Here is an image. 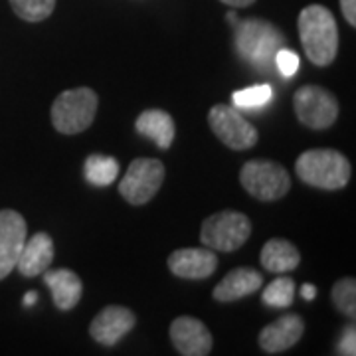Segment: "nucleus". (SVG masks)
Listing matches in <instances>:
<instances>
[{"label": "nucleus", "instance_id": "nucleus-1", "mask_svg": "<svg viewBox=\"0 0 356 356\" xmlns=\"http://www.w3.org/2000/svg\"><path fill=\"white\" fill-rule=\"evenodd\" d=\"M299 38L307 58L315 65H329L339 51V28L332 13L327 6L311 4L299 13L297 18Z\"/></svg>", "mask_w": 356, "mask_h": 356}, {"label": "nucleus", "instance_id": "nucleus-2", "mask_svg": "<svg viewBox=\"0 0 356 356\" xmlns=\"http://www.w3.org/2000/svg\"><path fill=\"white\" fill-rule=\"evenodd\" d=\"M295 172L309 186L323 191H339L350 180V163L334 149H311L295 163Z\"/></svg>", "mask_w": 356, "mask_h": 356}, {"label": "nucleus", "instance_id": "nucleus-3", "mask_svg": "<svg viewBox=\"0 0 356 356\" xmlns=\"http://www.w3.org/2000/svg\"><path fill=\"white\" fill-rule=\"evenodd\" d=\"M283 44H285L283 34L271 22L250 18V20H238L236 24L238 54L259 70H267L273 64L275 54L283 48Z\"/></svg>", "mask_w": 356, "mask_h": 356}, {"label": "nucleus", "instance_id": "nucleus-4", "mask_svg": "<svg viewBox=\"0 0 356 356\" xmlns=\"http://www.w3.org/2000/svg\"><path fill=\"white\" fill-rule=\"evenodd\" d=\"M97 111V93L89 88L67 89L51 105V123L64 135H76L91 127Z\"/></svg>", "mask_w": 356, "mask_h": 356}, {"label": "nucleus", "instance_id": "nucleus-5", "mask_svg": "<svg viewBox=\"0 0 356 356\" xmlns=\"http://www.w3.org/2000/svg\"><path fill=\"white\" fill-rule=\"evenodd\" d=\"M252 236V222L242 212L224 210L206 218L200 229V242L204 248L214 252H236Z\"/></svg>", "mask_w": 356, "mask_h": 356}, {"label": "nucleus", "instance_id": "nucleus-6", "mask_svg": "<svg viewBox=\"0 0 356 356\" xmlns=\"http://www.w3.org/2000/svg\"><path fill=\"white\" fill-rule=\"evenodd\" d=\"M240 182L254 198L264 202L280 200L291 188V178L287 170L280 163L267 159L245 163L240 172Z\"/></svg>", "mask_w": 356, "mask_h": 356}, {"label": "nucleus", "instance_id": "nucleus-7", "mask_svg": "<svg viewBox=\"0 0 356 356\" xmlns=\"http://www.w3.org/2000/svg\"><path fill=\"white\" fill-rule=\"evenodd\" d=\"M165 165L156 159H135L127 168V175L119 184L121 196L133 206H143L153 200L163 186Z\"/></svg>", "mask_w": 356, "mask_h": 356}, {"label": "nucleus", "instance_id": "nucleus-8", "mask_svg": "<svg viewBox=\"0 0 356 356\" xmlns=\"http://www.w3.org/2000/svg\"><path fill=\"white\" fill-rule=\"evenodd\" d=\"M297 119L311 129H327L339 117V103L331 91L318 86H303L293 97Z\"/></svg>", "mask_w": 356, "mask_h": 356}, {"label": "nucleus", "instance_id": "nucleus-9", "mask_svg": "<svg viewBox=\"0 0 356 356\" xmlns=\"http://www.w3.org/2000/svg\"><path fill=\"white\" fill-rule=\"evenodd\" d=\"M208 121L218 139L234 151H248L257 143L255 127L243 119L236 107L224 103L214 105L208 113Z\"/></svg>", "mask_w": 356, "mask_h": 356}, {"label": "nucleus", "instance_id": "nucleus-10", "mask_svg": "<svg viewBox=\"0 0 356 356\" xmlns=\"http://www.w3.org/2000/svg\"><path fill=\"white\" fill-rule=\"evenodd\" d=\"M28 238V226L16 210H0V280L16 269L20 252Z\"/></svg>", "mask_w": 356, "mask_h": 356}, {"label": "nucleus", "instance_id": "nucleus-11", "mask_svg": "<svg viewBox=\"0 0 356 356\" xmlns=\"http://www.w3.org/2000/svg\"><path fill=\"white\" fill-rule=\"evenodd\" d=\"M137 323L135 313L127 307L109 305L103 309L89 325V334L95 343L103 346H115Z\"/></svg>", "mask_w": 356, "mask_h": 356}, {"label": "nucleus", "instance_id": "nucleus-12", "mask_svg": "<svg viewBox=\"0 0 356 356\" xmlns=\"http://www.w3.org/2000/svg\"><path fill=\"white\" fill-rule=\"evenodd\" d=\"M170 341L182 356H206L212 350V334L194 317L175 318L170 323Z\"/></svg>", "mask_w": 356, "mask_h": 356}, {"label": "nucleus", "instance_id": "nucleus-13", "mask_svg": "<svg viewBox=\"0 0 356 356\" xmlns=\"http://www.w3.org/2000/svg\"><path fill=\"white\" fill-rule=\"evenodd\" d=\"M218 267V257L210 248H184L168 255V269L182 280H206Z\"/></svg>", "mask_w": 356, "mask_h": 356}, {"label": "nucleus", "instance_id": "nucleus-14", "mask_svg": "<svg viewBox=\"0 0 356 356\" xmlns=\"http://www.w3.org/2000/svg\"><path fill=\"white\" fill-rule=\"evenodd\" d=\"M303 331H305V325H303L301 317L295 313H289L285 317L277 318L275 323L267 325L266 329L259 332L257 343L267 355H280L299 343L303 337Z\"/></svg>", "mask_w": 356, "mask_h": 356}, {"label": "nucleus", "instance_id": "nucleus-15", "mask_svg": "<svg viewBox=\"0 0 356 356\" xmlns=\"http://www.w3.org/2000/svg\"><path fill=\"white\" fill-rule=\"evenodd\" d=\"M51 261H54V242L48 234L38 232L32 238H26L16 269L24 277H36L51 266Z\"/></svg>", "mask_w": 356, "mask_h": 356}, {"label": "nucleus", "instance_id": "nucleus-16", "mask_svg": "<svg viewBox=\"0 0 356 356\" xmlns=\"http://www.w3.org/2000/svg\"><path fill=\"white\" fill-rule=\"evenodd\" d=\"M264 285V275L252 267H238L232 269L214 289V299L220 303H232L242 297L255 293Z\"/></svg>", "mask_w": 356, "mask_h": 356}, {"label": "nucleus", "instance_id": "nucleus-17", "mask_svg": "<svg viewBox=\"0 0 356 356\" xmlns=\"http://www.w3.org/2000/svg\"><path fill=\"white\" fill-rule=\"evenodd\" d=\"M44 283L50 287L54 303L60 311H70L79 303L81 293H83V285L81 280L77 277L72 269H46L44 271Z\"/></svg>", "mask_w": 356, "mask_h": 356}, {"label": "nucleus", "instance_id": "nucleus-18", "mask_svg": "<svg viewBox=\"0 0 356 356\" xmlns=\"http://www.w3.org/2000/svg\"><path fill=\"white\" fill-rule=\"evenodd\" d=\"M135 127L139 131L140 135L149 137L154 140L156 147L161 149H168L175 140V119L170 115L163 111V109H149V111H143L135 123Z\"/></svg>", "mask_w": 356, "mask_h": 356}, {"label": "nucleus", "instance_id": "nucleus-19", "mask_svg": "<svg viewBox=\"0 0 356 356\" xmlns=\"http://www.w3.org/2000/svg\"><path fill=\"white\" fill-rule=\"evenodd\" d=\"M259 261L271 273H287V271H293L299 266L301 254L291 242L275 238V240H269L264 245Z\"/></svg>", "mask_w": 356, "mask_h": 356}, {"label": "nucleus", "instance_id": "nucleus-20", "mask_svg": "<svg viewBox=\"0 0 356 356\" xmlns=\"http://www.w3.org/2000/svg\"><path fill=\"white\" fill-rule=\"evenodd\" d=\"M83 175H86V180L93 186H109L119 175V163L113 156L91 154L83 165Z\"/></svg>", "mask_w": 356, "mask_h": 356}, {"label": "nucleus", "instance_id": "nucleus-21", "mask_svg": "<svg viewBox=\"0 0 356 356\" xmlns=\"http://www.w3.org/2000/svg\"><path fill=\"white\" fill-rule=\"evenodd\" d=\"M293 297H295V281L291 277H277L264 289L261 301L267 307L285 309L293 303Z\"/></svg>", "mask_w": 356, "mask_h": 356}, {"label": "nucleus", "instance_id": "nucleus-22", "mask_svg": "<svg viewBox=\"0 0 356 356\" xmlns=\"http://www.w3.org/2000/svg\"><path fill=\"white\" fill-rule=\"evenodd\" d=\"M10 6L26 22H42L54 13L56 0H10Z\"/></svg>", "mask_w": 356, "mask_h": 356}, {"label": "nucleus", "instance_id": "nucleus-23", "mask_svg": "<svg viewBox=\"0 0 356 356\" xmlns=\"http://www.w3.org/2000/svg\"><path fill=\"white\" fill-rule=\"evenodd\" d=\"M332 303L334 307L346 315L355 317L356 315V281L353 277H343L332 285Z\"/></svg>", "mask_w": 356, "mask_h": 356}, {"label": "nucleus", "instance_id": "nucleus-24", "mask_svg": "<svg viewBox=\"0 0 356 356\" xmlns=\"http://www.w3.org/2000/svg\"><path fill=\"white\" fill-rule=\"evenodd\" d=\"M271 95H273L271 86L261 83V86L234 91L232 99H234V105L238 109H257V107H264L266 103L271 102Z\"/></svg>", "mask_w": 356, "mask_h": 356}, {"label": "nucleus", "instance_id": "nucleus-25", "mask_svg": "<svg viewBox=\"0 0 356 356\" xmlns=\"http://www.w3.org/2000/svg\"><path fill=\"white\" fill-rule=\"evenodd\" d=\"M275 65H277V70H280L281 76L285 77H291L297 74V70H299V56L291 50H285V48H281L277 54H275Z\"/></svg>", "mask_w": 356, "mask_h": 356}, {"label": "nucleus", "instance_id": "nucleus-26", "mask_svg": "<svg viewBox=\"0 0 356 356\" xmlns=\"http://www.w3.org/2000/svg\"><path fill=\"white\" fill-rule=\"evenodd\" d=\"M339 355L343 356H353L356 355V331L355 327H348V329H344L343 337H341V341H339V350H337Z\"/></svg>", "mask_w": 356, "mask_h": 356}, {"label": "nucleus", "instance_id": "nucleus-27", "mask_svg": "<svg viewBox=\"0 0 356 356\" xmlns=\"http://www.w3.org/2000/svg\"><path fill=\"white\" fill-rule=\"evenodd\" d=\"M341 10L344 20L350 26H356V0H341Z\"/></svg>", "mask_w": 356, "mask_h": 356}, {"label": "nucleus", "instance_id": "nucleus-28", "mask_svg": "<svg viewBox=\"0 0 356 356\" xmlns=\"http://www.w3.org/2000/svg\"><path fill=\"white\" fill-rule=\"evenodd\" d=\"M301 295L305 297L307 301H313V299L317 297V289H315V285H311V283H305V285L301 287Z\"/></svg>", "mask_w": 356, "mask_h": 356}, {"label": "nucleus", "instance_id": "nucleus-29", "mask_svg": "<svg viewBox=\"0 0 356 356\" xmlns=\"http://www.w3.org/2000/svg\"><path fill=\"white\" fill-rule=\"evenodd\" d=\"M220 2H224L228 6H234V8H245V6L254 4L255 0H220Z\"/></svg>", "mask_w": 356, "mask_h": 356}, {"label": "nucleus", "instance_id": "nucleus-30", "mask_svg": "<svg viewBox=\"0 0 356 356\" xmlns=\"http://www.w3.org/2000/svg\"><path fill=\"white\" fill-rule=\"evenodd\" d=\"M36 299H38V293H36V291L26 293L24 305H34V303H36Z\"/></svg>", "mask_w": 356, "mask_h": 356}, {"label": "nucleus", "instance_id": "nucleus-31", "mask_svg": "<svg viewBox=\"0 0 356 356\" xmlns=\"http://www.w3.org/2000/svg\"><path fill=\"white\" fill-rule=\"evenodd\" d=\"M226 16H228V20H229V22H232V24H234V26L238 24V18H236V14L228 13V14H226Z\"/></svg>", "mask_w": 356, "mask_h": 356}]
</instances>
